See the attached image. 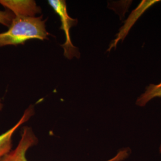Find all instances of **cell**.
Masks as SVG:
<instances>
[{
  "label": "cell",
  "instance_id": "cell-1",
  "mask_svg": "<svg viewBox=\"0 0 161 161\" xmlns=\"http://www.w3.org/2000/svg\"><path fill=\"white\" fill-rule=\"evenodd\" d=\"M14 17L6 32L0 33V47L23 44L31 39L44 40L49 34L46 28V20L42 17L14 13Z\"/></svg>",
  "mask_w": 161,
  "mask_h": 161
},
{
  "label": "cell",
  "instance_id": "cell-2",
  "mask_svg": "<svg viewBox=\"0 0 161 161\" xmlns=\"http://www.w3.org/2000/svg\"><path fill=\"white\" fill-rule=\"evenodd\" d=\"M38 138L35 136L31 128H23L21 138L14 149L12 150L6 155L3 156L0 161H28L26 158L28 150L38 143ZM128 149L121 150L116 155L106 161H122L129 155Z\"/></svg>",
  "mask_w": 161,
  "mask_h": 161
},
{
  "label": "cell",
  "instance_id": "cell-3",
  "mask_svg": "<svg viewBox=\"0 0 161 161\" xmlns=\"http://www.w3.org/2000/svg\"><path fill=\"white\" fill-rule=\"evenodd\" d=\"M48 4L52 6V8L54 11L59 15L61 22H62V28L66 34V41L63 45L64 49V55L67 58H71L72 56H75L76 53H78L75 47L73 46L70 38L69 30L70 28L76 22V20L73 19L69 16L67 10L65 1H58V0H49Z\"/></svg>",
  "mask_w": 161,
  "mask_h": 161
},
{
  "label": "cell",
  "instance_id": "cell-4",
  "mask_svg": "<svg viewBox=\"0 0 161 161\" xmlns=\"http://www.w3.org/2000/svg\"><path fill=\"white\" fill-rule=\"evenodd\" d=\"M34 114V108L31 106L25 110L20 120L14 126L6 132L0 135V159L12 150V138L14 133L23 124L28 121L29 118Z\"/></svg>",
  "mask_w": 161,
  "mask_h": 161
},
{
  "label": "cell",
  "instance_id": "cell-5",
  "mask_svg": "<svg viewBox=\"0 0 161 161\" xmlns=\"http://www.w3.org/2000/svg\"><path fill=\"white\" fill-rule=\"evenodd\" d=\"M0 4L13 13H22L31 16H34L35 14L41 11L34 1L0 0Z\"/></svg>",
  "mask_w": 161,
  "mask_h": 161
},
{
  "label": "cell",
  "instance_id": "cell-6",
  "mask_svg": "<svg viewBox=\"0 0 161 161\" xmlns=\"http://www.w3.org/2000/svg\"><path fill=\"white\" fill-rule=\"evenodd\" d=\"M159 97H161V82L157 84H149L137 98L136 104L140 107H144L152 100Z\"/></svg>",
  "mask_w": 161,
  "mask_h": 161
},
{
  "label": "cell",
  "instance_id": "cell-7",
  "mask_svg": "<svg viewBox=\"0 0 161 161\" xmlns=\"http://www.w3.org/2000/svg\"><path fill=\"white\" fill-rule=\"evenodd\" d=\"M14 17V14L9 10L4 11L0 10V23L7 27H10L13 19Z\"/></svg>",
  "mask_w": 161,
  "mask_h": 161
},
{
  "label": "cell",
  "instance_id": "cell-8",
  "mask_svg": "<svg viewBox=\"0 0 161 161\" xmlns=\"http://www.w3.org/2000/svg\"><path fill=\"white\" fill-rule=\"evenodd\" d=\"M3 108V104L2 102H1V100L0 99V111L2 110Z\"/></svg>",
  "mask_w": 161,
  "mask_h": 161
},
{
  "label": "cell",
  "instance_id": "cell-9",
  "mask_svg": "<svg viewBox=\"0 0 161 161\" xmlns=\"http://www.w3.org/2000/svg\"><path fill=\"white\" fill-rule=\"evenodd\" d=\"M159 152H160V153H161V146H160V147H159Z\"/></svg>",
  "mask_w": 161,
  "mask_h": 161
}]
</instances>
